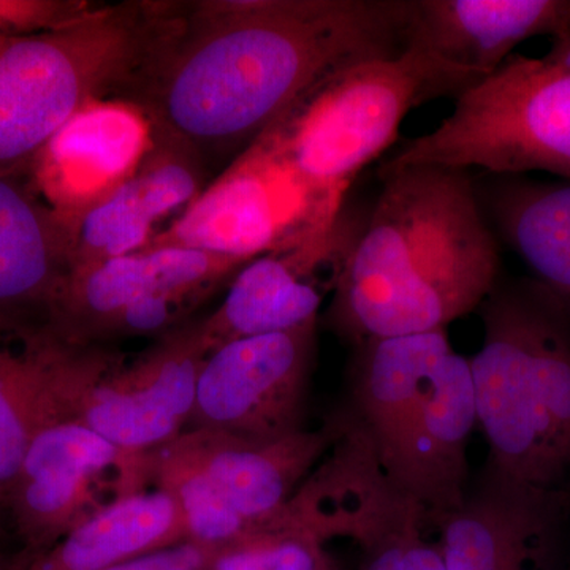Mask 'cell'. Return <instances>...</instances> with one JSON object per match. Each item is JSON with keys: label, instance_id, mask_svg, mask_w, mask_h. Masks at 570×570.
Returning a JSON list of instances; mask_svg holds the SVG:
<instances>
[{"label": "cell", "instance_id": "1", "mask_svg": "<svg viewBox=\"0 0 570 570\" xmlns=\"http://www.w3.org/2000/svg\"><path fill=\"white\" fill-rule=\"evenodd\" d=\"M407 13L409 0L148 2L141 61L112 99L200 157L246 149L328 75L407 50Z\"/></svg>", "mask_w": 570, "mask_h": 570}, {"label": "cell", "instance_id": "2", "mask_svg": "<svg viewBox=\"0 0 570 570\" xmlns=\"http://www.w3.org/2000/svg\"><path fill=\"white\" fill-rule=\"evenodd\" d=\"M379 178L325 317L352 346L448 330L479 309L501 273L498 236L469 170L406 165Z\"/></svg>", "mask_w": 570, "mask_h": 570}, {"label": "cell", "instance_id": "3", "mask_svg": "<svg viewBox=\"0 0 570 570\" xmlns=\"http://www.w3.org/2000/svg\"><path fill=\"white\" fill-rule=\"evenodd\" d=\"M340 415L389 485L433 528L466 501L478 409L471 363L448 330L355 344Z\"/></svg>", "mask_w": 570, "mask_h": 570}, {"label": "cell", "instance_id": "4", "mask_svg": "<svg viewBox=\"0 0 570 570\" xmlns=\"http://www.w3.org/2000/svg\"><path fill=\"white\" fill-rule=\"evenodd\" d=\"M479 311L483 341L469 363L490 474L568 491L569 313L534 281L498 283Z\"/></svg>", "mask_w": 570, "mask_h": 570}, {"label": "cell", "instance_id": "5", "mask_svg": "<svg viewBox=\"0 0 570 570\" xmlns=\"http://www.w3.org/2000/svg\"><path fill=\"white\" fill-rule=\"evenodd\" d=\"M146 2L91 6L73 20L0 37V175L37 153L92 100L115 97L148 40Z\"/></svg>", "mask_w": 570, "mask_h": 570}, {"label": "cell", "instance_id": "6", "mask_svg": "<svg viewBox=\"0 0 570 570\" xmlns=\"http://www.w3.org/2000/svg\"><path fill=\"white\" fill-rule=\"evenodd\" d=\"M483 77L411 47L328 75L268 129L303 178L347 198L356 176L395 142L409 112L456 99Z\"/></svg>", "mask_w": 570, "mask_h": 570}, {"label": "cell", "instance_id": "7", "mask_svg": "<svg viewBox=\"0 0 570 570\" xmlns=\"http://www.w3.org/2000/svg\"><path fill=\"white\" fill-rule=\"evenodd\" d=\"M406 165L570 179V37L540 58L510 56L456 97L433 132L403 142L379 170Z\"/></svg>", "mask_w": 570, "mask_h": 570}, {"label": "cell", "instance_id": "8", "mask_svg": "<svg viewBox=\"0 0 570 570\" xmlns=\"http://www.w3.org/2000/svg\"><path fill=\"white\" fill-rule=\"evenodd\" d=\"M346 202L303 178L266 129L153 245L193 247L247 265L324 230Z\"/></svg>", "mask_w": 570, "mask_h": 570}, {"label": "cell", "instance_id": "9", "mask_svg": "<svg viewBox=\"0 0 570 570\" xmlns=\"http://www.w3.org/2000/svg\"><path fill=\"white\" fill-rule=\"evenodd\" d=\"M246 264L193 249L151 245L138 253L70 269L48 318L85 346L118 337L163 336Z\"/></svg>", "mask_w": 570, "mask_h": 570}, {"label": "cell", "instance_id": "10", "mask_svg": "<svg viewBox=\"0 0 570 570\" xmlns=\"http://www.w3.org/2000/svg\"><path fill=\"white\" fill-rule=\"evenodd\" d=\"M149 485L151 453L126 452L69 417L32 438L3 505L22 550L37 557L105 505Z\"/></svg>", "mask_w": 570, "mask_h": 570}, {"label": "cell", "instance_id": "11", "mask_svg": "<svg viewBox=\"0 0 570 570\" xmlns=\"http://www.w3.org/2000/svg\"><path fill=\"white\" fill-rule=\"evenodd\" d=\"M316 348L317 322L214 348L198 374L186 431L268 442L305 430Z\"/></svg>", "mask_w": 570, "mask_h": 570}, {"label": "cell", "instance_id": "12", "mask_svg": "<svg viewBox=\"0 0 570 570\" xmlns=\"http://www.w3.org/2000/svg\"><path fill=\"white\" fill-rule=\"evenodd\" d=\"M124 356L62 335L48 316L0 314V494L6 499L32 438L75 417L82 396Z\"/></svg>", "mask_w": 570, "mask_h": 570}, {"label": "cell", "instance_id": "13", "mask_svg": "<svg viewBox=\"0 0 570 570\" xmlns=\"http://www.w3.org/2000/svg\"><path fill=\"white\" fill-rule=\"evenodd\" d=\"M370 209L343 206L335 223L295 245L262 255L239 269L227 296L202 318L206 355L242 337L288 332L317 322L325 296L337 281Z\"/></svg>", "mask_w": 570, "mask_h": 570}, {"label": "cell", "instance_id": "14", "mask_svg": "<svg viewBox=\"0 0 570 570\" xmlns=\"http://www.w3.org/2000/svg\"><path fill=\"white\" fill-rule=\"evenodd\" d=\"M206 358L202 318L124 355L86 392L75 419L126 452L149 455L181 436Z\"/></svg>", "mask_w": 570, "mask_h": 570}, {"label": "cell", "instance_id": "15", "mask_svg": "<svg viewBox=\"0 0 570 570\" xmlns=\"http://www.w3.org/2000/svg\"><path fill=\"white\" fill-rule=\"evenodd\" d=\"M154 135L151 119L135 105L92 100L33 157L29 187L70 227L132 178Z\"/></svg>", "mask_w": 570, "mask_h": 570}, {"label": "cell", "instance_id": "16", "mask_svg": "<svg viewBox=\"0 0 570 570\" xmlns=\"http://www.w3.org/2000/svg\"><path fill=\"white\" fill-rule=\"evenodd\" d=\"M569 493L489 475L438 524L445 570H561Z\"/></svg>", "mask_w": 570, "mask_h": 570}, {"label": "cell", "instance_id": "17", "mask_svg": "<svg viewBox=\"0 0 570 570\" xmlns=\"http://www.w3.org/2000/svg\"><path fill=\"white\" fill-rule=\"evenodd\" d=\"M341 434L340 419L317 430L268 442H250L217 431H184L175 444L204 469L214 485L250 524L275 519Z\"/></svg>", "mask_w": 570, "mask_h": 570}, {"label": "cell", "instance_id": "18", "mask_svg": "<svg viewBox=\"0 0 570 570\" xmlns=\"http://www.w3.org/2000/svg\"><path fill=\"white\" fill-rule=\"evenodd\" d=\"M570 37V0H409L407 48L490 75L532 37Z\"/></svg>", "mask_w": 570, "mask_h": 570}, {"label": "cell", "instance_id": "19", "mask_svg": "<svg viewBox=\"0 0 570 570\" xmlns=\"http://www.w3.org/2000/svg\"><path fill=\"white\" fill-rule=\"evenodd\" d=\"M475 190L494 234L570 316V181L490 175L475 181Z\"/></svg>", "mask_w": 570, "mask_h": 570}, {"label": "cell", "instance_id": "20", "mask_svg": "<svg viewBox=\"0 0 570 570\" xmlns=\"http://www.w3.org/2000/svg\"><path fill=\"white\" fill-rule=\"evenodd\" d=\"M69 269V225L28 183L0 175V314L48 316Z\"/></svg>", "mask_w": 570, "mask_h": 570}, {"label": "cell", "instance_id": "21", "mask_svg": "<svg viewBox=\"0 0 570 570\" xmlns=\"http://www.w3.org/2000/svg\"><path fill=\"white\" fill-rule=\"evenodd\" d=\"M183 542L181 510L167 491L153 487L105 505L26 570H105Z\"/></svg>", "mask_w": 570, "mask_h": 570}, {"label": "cell", "instance_id": "22", "mask_svg": "<svg viewBox=\"0 0 570 570\" xmlns=\"http://www.w3.org/2000/svg\"><path fill=\"white\" fill-rule=\"evenodd\" d=\"M151 485L178 504L187 542L216 550L253 528L174 441L151 453Z\"/></svg>", "mask_w": 570, "mask_h": 570}, {"label": "cell", "instance_id": "23", "mask_svg": "<svg viewBox=\"0 0 570 570\" xmlns=\"http://www.w3.org/2000/svg\"><path fill=\"white\" fill-rule=\"evenodd\" d=\"M326 543L287 504L275 519L213 550L202 570H343Z\"/></svg>", "mask_w": 570, "mask_h": 570}, {"label": "cell", "instance_id": "24", "mask_svg": "<svg viewBox=\"0 0 570 570\" xmlns=\"http://www.w3.org/2000/svg\"><path fill=\"white\" fill-rule=\"evenodd\" d=\"M159 234L130 178L70 224V269L138 253Z\"/></svg>", "mask_w": 570, "mask_h": 570}, {"label": "cell", "instance_id": "25", "mask_svg": "<svg viewBox=\"0 0 570 570\" xmlns=\"http://www.w3.org/2000/svg\"><path fill=\"white\" fill-rule=\"evenodd\" d=\"M425 513L397 499L377 523L356 542V570H445L441 543L426 538Z\"/></svg>", "mask_w": 570, "mask_h": 570}, {"label": "cell", "instance_id": "26", "mask_svg": "<svg viewBox=\"0 0 570 570\" xmlns=\"http://www.w3.org/2000/svg\"><path fill=\"white\" fill-rule=\"evenodd\" d=\"M91 6L78 0H0V37L47 31Z\"/></svg>", "mask_w": 570, "mask_h": 570}, {"label": "cell", "instance_id": "27", "mask_svg": "<svg viewBox=\"0 0 570 570\" xmlns=\"http://www.w3.org/2000/svg\"><path fill=\"white\" fill-rule=\"evenodd\" d=\"M213 550L183 542L105 570H202Z\"/></svg>", "mask_w": 570, "mask_h": 570}, {"label": "cell", "instance_id": "28", "mask_svg": "<svg viewBox=\"0 0 570 570\" xmlns=\"http://www.w3.org/2000/svg\"><path fill=\"white\" fill-rule=\"evenodd\" d=\"M33 554L20 550L18 553L0 554V570H26Z\"/></svg>", "mask_w": 570, "mask_h": 570}, {"label": "cell", "instance_id": "29", "mask_svg": "<svg viewBox=\"0 0 570 570\" xmlns=\"http://www.w3.org/2000/svg\"><path fill=\"white\" fill-rule=\"evenodd\" d=\"M6 512V505H3V498L0 494V519H2V513Z\"/></svg>", "mask_w": 570, "mask_h": 570}, {"label": "cell", "instance_id": "30", "mask_svg": "<svg viewBox=\"0 0 570 570\" xmlns=\"http://www.w3.org/2000/svg\"><path fill=\"white\" fill-rule=\"evenodd\" d=\"M564 570H570V562H569V566H568V568H566Z\"/></svg>", "mask_w": 570, "mask_h": 570}]
</instances>
